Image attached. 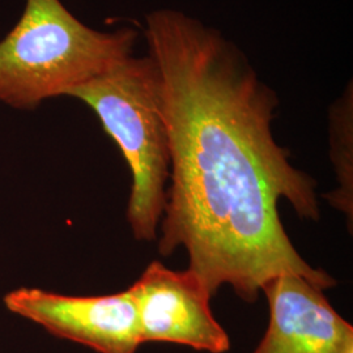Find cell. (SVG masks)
Instances as JSON below:
<instances>
[{
	"label": "cell",
	"instance_id": "cell-7",
	"mask_svg": "<svg viewBox=\"0 0 353 353\" xmlns=\"http://www.w3.org/2000/svg\"><path fill=\"white\" fill-rule=\"evenodd\" d=\"M331 157L339 189L328 194L331 204L347 214L352 224V85L335 102L330 113Z\"/></svg>",
	"mask_w": 353,
	"mask_h": 353
},
{
	"label": "cell",
	"instance_id": "cell-5",
	"mask_svg": "<svg viewBox=\"0 0 353 353\" xmlns=\"http://www.w3.org/2000/svg\"><path fill=\"white\" fill-rule=\"evenodd\" d=\"M130 290L138 305L143 344L165 341L210 353L229 351V335L211 310L212 293L189 268L173 271L153 261Z\"/></svg>",
	"mask_w": 353,
	"mask_h": 353
},
{
	"label": "cell",
	"instance_id": "cell-1",
	"mask_svg": "<svg viewBox=\"0 0 353 353\" xmlns=\"http://www.w3.org/2000/svg\"><path fill=\"white\" fill-rule=\"evenodd\" d=\"M145 38L170 152L160 254L183 248L212 296L228 284L246 303L283 274L334 287L296 250L279 217L280 199L313 221L319 204L316 181L290 164L272 135L275 92L233 42L178 10L150 13Z\"/></svg>",
	"mask_w": 353,
	"mask_h": 353
},
{
	"label": "cell",
	"instance_id": "cell-2",
	"mask_svg": "<svg viewBox=\"0 0 353 353\" xmlns=\"http://www.w3.org/2000/svg\"><path fill=\"white\" fill-rule=\"evenodd\" d=\"M137 38L131 28L84 26L61 0H26L19 23L0 39V102L34 109L68 96L132 55Z\"/></svg>",
	"mask_w": 353,
	"mask_h": 353
},
{
	"label": "cell",
	"instance_id": "cell-6",
	"mask_svg": "<svg viewBox=\"0 0 353 353\" xmlns=\"http://www.w3.org/2000/svg\"><path fill=\"white\" fill-rule=\"evenodd\" d=\"M321 287L283 274L261 292L270 306V323L252 353H353V327L332 307Z\"/></svg>",
	"mask_w": 353,
	"mask_h": 353
},
{
	"label": "cell",
	"instance_id": "cell-3",
	"mask_svg": "<svg viewBox=\"0 0 353 353\" xmlns=\"http://www.w3.org/2000/svg\"><path fill=\"white\" fill-rule=\"evenodd\" d=\"M68 96L85 102L121 148L132 173L127 221L137 240H156L166 203L170 152L153 59L130 55Z\"/></svg>",
	"mask_w": 353,
	"mask_h": 353
},
{
	"label": "cell",
	"instance_id": "cell-4",
	"mask_svg": "<svg viewBox=\"0 0 353 353\" xmlns=\"http://www.w3.org/2000/svg\"><path fill=\"white\" fill-rule=\"evenodd\" d=\"M4 305L51 335L97 353H137L143 344L138 305L130 288L88 297L19 288L4 296Z\"/></svg>",
	"mask_w": 353,
	"mask_h": 353
}]
</instances>
